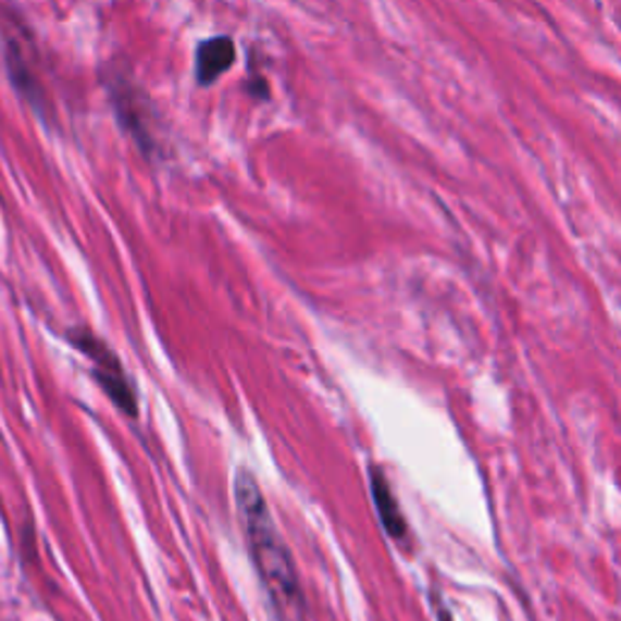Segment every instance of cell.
Wrapping results in <instances>:
<instances>
[{
	"label": "cell",
	"mask_w": 621,
	"mask_h": 621,
	"mask_svg": "<svg viewBox=\"0 0 621 621\" xmlns=\"http://www.w3.org/2000/svg\"><path fill=\"white\" fill-rule=\"evenodd\" d=\"M236 505L244 524L250 559L265 587L270 605L275 607L280 621H303L307 603H303L299 571L284 544L277 524L272 520L268 500L262 498L258 481L250 471H238L234 481Z\"/></svg>",
	"instance_id": "obj_1"
},
{
	"label": "cell",
	"mask_w": 621,
	"mask_h": 621,
	"mask_svg": "<svg viewBox=\"0 0 621 621\" xmlns=\"http://www.w3.org/2000/svg\"><path fill=\"white\" fill-rule=\"evenodd\" d=\"M71 343L78 347L83 355H88V360L95 362L92 376L98 378V384L108 392V396L114 401L120 410L129 415H136V396L134 388L126 382V374L122 372L120 360L112 355L108 345H102L92 333L88 331H71Z\"/></svg>",
	"instance_id": "obj_2"
},
{
	"label": "cell",
	"mask_w": 621,
	"mask_h": 621,
	"mask_svg": "<svg viewBox=\"0 0 621 621\" xmlns=\"http://www.w3.org/2000/svg\"><path fill=\"white\" fill-rule=\"evenodd\" d=\"M108 90L112 98V108L117 112V117L126 134L141 146L144 153L153 151V134L149 126V100L144 98L141 90H136L129 80L124 78H110Z\"/></svg>",
	"instance_id": "obj_3"
},
{
	"label": "cell",
	"mask_w": 621,
	"mask_h": 621,
	"mask_svg": "<svg viewBox=\"0 0 621 621\" xmlns=\"http://www.w3.org/2000/svg\"><path fill=\"white\" fill-rule=\"evenodd\" d=\"M236 47L228 37L204 39L195 54V76L199 86H212L234 66Z\"/></svg>",
	"instance_id": "obj_4"
},
{
	"label": "cell",
	"mask_w": 621,
	"mask_h": 621,
	"mask_svg": "<svg viewBox=\"0 0 621 621\" xmlns=\"http://www.w3.org/2000/svg\"><path fill=\"white\" fill-rule=\"evenodd\" d=\"M372 498L376 505L378 520H382L384 530L394 536V539H403L406 536V520L401 514V508L394 498V490L388 486V481L384 479L382 471L372 469Z\"/></svg>",
	"instance_id": "obj_5"
}]
</instances>
